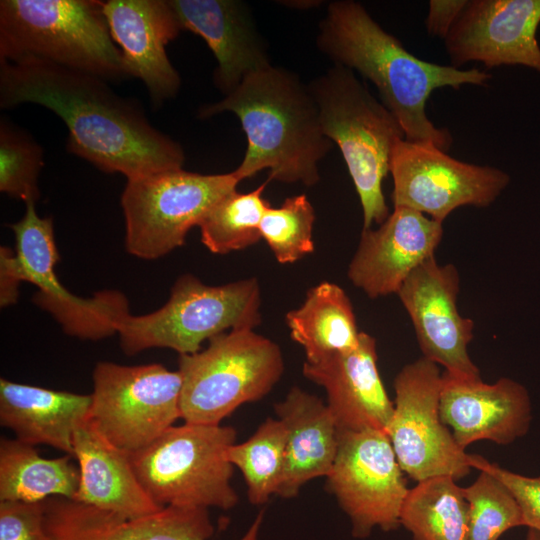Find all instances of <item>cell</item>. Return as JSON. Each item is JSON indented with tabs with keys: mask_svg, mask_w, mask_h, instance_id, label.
Here are the masks:
<instances>
[{
	"mask_svg": "<svg viewBox=\"0 0 540 540\" xmlns=\"http://www.w3.org/2000/svg\"><path fill=\"white\" fill-rule=\"evenodd\" d=\"M33 103L68 128L67 151L127 180L182 168V146L98 76L36 58L0 61V108Z\"/></svg>",
	"mask_w": 540,
	"mask_h": 540,
	"instance_id": "1",
	"label": "cell"
},
{
	"mask_svg": "<svg viewBox=\"0 0 540 540\" xmlns=\"http://www.w3.org/2000/svg\"><path fill=\"white\" fill-rule=\"evenodd\" d=\"M318 48L334 63L357 71L378 90L381 102L400 123L405 139L428 142L447 151L453 142L448 129L428 117L431 94L444 87L486 86L492 74L418 58L382 28L362 4L333 1L320 23Z\"/></svg>",
	"mask_w": 540,
	"mask_h": 540,
	"instance_id": "2",
	"label": "cell"
},
{
	"mask_svg": "<svg viewBox=\"0 0 540 540\" xmlns=\"http://www.w3.org/2000/svg\"><path fill=\"white\" fill-rule=\"evenodd\" d=\"M226 111L239 118L247 137L244 158L233 171L240 181L268 169V181L318 183V164L333 142L323 132L309 86L297 75L271 65L245 78L222 100L200 107L197 117Z\"/></svg>",
	"mask_w": 540,
	"mask_h": 540,
	"instance_id": "3",
	"label": "cell"
},
{
	"mask_svg": "<svg viewBox=\"0 0 540 540\" xmlns=\"http://www.w3.org/2000/svg\"><path fill=\"white\" fill-rule=\"evenodd\" d=\"M36 58L98 76L129 78L103 1L1 0L0 61Z\"/></svg>",
	"mask_w": 540,
	"mask_h": 540,
	"instance_id": "4",
	"label": "cell"
},
{
	"mask_svg": "<svg viewBox=\"0 0 540 540\" xmlns=\"http://www.w3.org/2000/svg\"><path fill=\"white\" fill-rule=\"evenodd\" d=\"M308 86L323 132L339 147L355 186L363 229L380 225L390 214L383 181L394 146L405 139L400 123L351 69L333 65Z\"/></svg>",
	"mask_w": 540,
	"mask_h": 540,
	"instance_id": "5",
	"label": "cell"
},
{
	"mask_svg": "<svg viewBox=\"0 0 540 540\" xmlns=\"http://www.w3.org/2000/svg\"><path fill=\"white\" fill-rule=\"evenodd\" d=\"M34 201L26 204L24 216L10 225L15 251L0 249V303L2 307L18 299L23 281L37 287L33 301L49 312L68 335L99 340L117 333L129 314L128 301L118 291H102L92 298H80L59 281L55 266L60 260L52 218L37 214Z\"/></svg>",
	"mask_w": 540,
	"mask_h": 540,
	"instance_id": "6",
	"label": "cell"
},
{
	"mask_svg": "<svg viewBox=\"0 0 540 540\" xmlns=\"http://www.w3.org/2000/svg\"><path fill=\"white\" fill-rule=\"evenodd\" d=\"M235 441L231 426L184 423L129 456L140 484L158 506L230 509L238 496L226 454Z\"/></svg>",
	"mask_w": 540,
	"mask_h": 540,
	"instance_id": "7",
	"label": "cell"
},
{
	"mask_svg": "<svg viewBox=\"0 0 540 540\" xmlns=\"http://www.w3.org/2000/svg\"><path fill=\"white\" fill-rule=\"evenodd\" d=\"M261 291L256 278L210 286L191 274L180 276L167 302L145 315L127 314L118 326L127 355L168 348L179 355L201 350L205 340L261 323Z\"/></svg>",
	"mask_w": 540,
	"mask_h": 540,
	"instance_id": "8",
	"label": "cell"
},
{
	"mask_svg": "<svg viewBox=\"0 0 540 540\" xmlns=\"http://www.w3.org/2000/svg\"><path fill=\"white\" fill-rule=\"evenodd\" d=\"M181 418L218 425L239 406L267 395L284 362L279 346L251 328H237L209 340L194 354L179 355Z\"/></svg>",
	"mask_w": 540,
	"mask_h": 540,
	"instance_id": "9",
	"label": "cell"
},
{
	"mask_svg": "<svg viewBox=\"0 0 540 540\" xmlns=\"http://www.w3.org/2000/svg\"><path fill=\"white\" fill-rule=\"evenodd\" d=\"M240 182L234 172L200 174L182 168L127 180L121 196L127 252L153 260L182 246L189 230Z\"/></svg>",
	"mask_w": 540,
	"mask_h": 540,
	"instance_id": "10",
	"label": "cell"
},
{
	"mask_svg": "<svg viewBox=\"0 0 540 540\" xmlns=\"http://www.w3.org/2000/svg\"><path fill=\"white\" fill-rule=\"evenodd\" d=\"M88 421L112 445L140 450L181 418L182 377L162 364L120 365L102 361L92 373Z\"/></svg>",
	"mask_w": 540,
	"mask_h": 540,
	"instance_id": "11",
	"label": "cell"
},
{
	"mask_svg": "<svg viewBox=\"0 0 540 540\" xmlns=\"http://www.w3.org/2000/svg\"><path fill=\"white\" fill-rule=\"evenodd\" d=\"M442 373L421 357L405 365L394 380L395 401L387 434L398 464L420 482L437 476L459 480L471 470V455L456 443L439 412Z\"/></svg>",
	"mask_w": 540,
	"mask_h": 540,
	"instance_id": "12",
	"label": "cell"
},
{
	"mask_svg": "<svg viewBox=\"0 0 540 540\" xmlns=\"http://www.w3.org/2000/svg\"><path fill=\"white\" fill-rule=\"evenodd\" d=\"M389 173L394 207L415 210L440 223L457 208L490 206L511 181L500 168L464 162L432 143L406 139L394 146Z\"/></svg>",
	"mask_w": 540,
	"mask_h": 540,
	"instance_id": "13",
	"label": "cell"
},
{
	"mask_svg": "<svg viewBox=\"0 0 540 540\" xmlns=\"http://www.w3.org/2000/svg\"><path fill=\"white\" fill-rule=\"evenodd\" d=\"M327 479L350 518L354 537H368L375 527L392 531L400 526L409 488L386 432L339 431L338 452Z\"/></svg>",
	"mask_w": 540,
	"mask_h": 540,
	"instance_id": "14",
	"label": "cell"
},
{
	"mask_svg": "<svg viewBox=\"0 0 540 540\" xmlns=\"http://www.w3.org/2000/svg\"><path fill=\"white\" fill-rule=\"evenodd\" d=\"M459 289L457 268L439 264L432 256L407 277L396 295L412 321L422 357L451 375L480 378L468 354L474 322L458 310Z\"/></svg>",
	"mask_w": 540,
	"mask_h": 540,
	"instance_id": "15",
	"label": "cell"
},
{
	"mask_svg": "<svg viewBox=\"0 0 540 540\" xmlns=\"http://www.w3.org/2000/svg\"><path fill=\"white\" fill-rule=\"evenodd\" d=\"M540 0H468L446 36L452 66H523L540 74Z\"/></svg>",
	"mask_w": 540,
	"mask_h": 540,
	"instance_id": "16",
	"label": "cell"
},
{
	"mask_svg": "<svg viewBox=\"0 0 540 540\" xmlns=\"http://www.w3.org/2000/svg\"><path fill=\"white\" fill-rule=\"evenodd\" d=\"M46 527L52 540H209L214 527L208 509L167 506L126 518L63 497L45 500ZM264 510L239 540H258Z\"/></svg>",
	"mask_w": 540,
	"mask_h": 540,
	"instance_id": "17",
	"label": "cell"
},
{
	"mask_svg": "<svg viewBox=\"0 0 540 540\" xmlns=\"http://www.w3.org/2000/svg\"><path fill=\"white\" fill-rule=\"evenodd\" d=\"M443 223L406 207H394L378 228L362 229L347 270L369 298L397 294L407 277L434 256Z\"/></svg>",
	"mask_w": 540,
	"mask_h": 540,
	"instance_id": "18",
	"label": "cell"
},
{
	"mask_svg": "<svg viewBox=\"0 0 540 540\" xmlns=\"http://www.w3.org/2000/svg\"><path fill=\"white\" fill-rule=\"evenodd\" d=\"M439 412L463 450L481 440L510 444L528 433L532 420L527 388L508 377L488 384L443 372Z\"/></svg>",
	"mask_w": 540,
	"mask_h": 540,
	"instance_id": "19",
	"label": "cell"
},
{
	"mask_svg": "<svg viewBox=\"0 0 540 540\" xmlns=\"http://www.w3.org/2000/svg\"><path fill=\"white\" fill-rule=\"evenodd\" d=\"M103 12L128 76L143 82L155 108L174 98L181 78L166 46L182 28L169 0H108Z\"/></svg>",
	"mask_w": 540,
	"mask_h": 540,
	"instance_id": "20",
	"label": "cell"
},
{
	"mask_svg": "<svg viewBox=\"0 0 540 540\" xmlns=\"http://www.w3.org/2000/svg\"><path fill=\"white\" fill-rule=\"evenodd\" d=\"M373 336L360 333L358 345L318 362H304L303 374L322 386L339 431L380 430L387 433L394 403L377 367Z\"/></svg>",
	"mask_w": 540,
	"mask_h": 540,
	"instance_id": "21",
	"label": "cell"
},
{
	"mask_svg": "<svg viewBox=\"0 0 540 540\" xmlns=\"http://www.w3.org/2000/svg\"><path fill=\"white\" fill-rule=\"evenodd\" d=\"M182 30L199 35L217 60L214 84L225 95L271 66L267 46L246 3L239 0H169Z\"/></svg>",
	"mask_w": 540,
	"mask_h": 540,
	"instance_id": "22",
	"label": "cell"
},
{
	"mask_svg": "<svg viewBox=\"0 0 540 540\" xmlns=\"http://www.w3.org/2000/svg\"><path fill=\"white\" fill-rule=\"evenodd\" d=\"M73 456L80 471L74 501L126 518L162 509L140 484L129 453L107 441L88 420L75 432Z\"/></svg>",
	"mask_w": 540,
	"mask_h": 540,
	"instance_id": "23",
	"label": "cell"
},
{
	"mask_svg": "<svg viewBox=\"0 0 540 540\" xmlns=\"http://www.w3.org/2000/svg\"><path fill=\"white\" fill-rule=\"evenodd\" d=\"M91 395L0 379V423L16 439L73 456L77 429L89 418ZM74 457V456H73Z\"/></svg>",
	"mask_w": 540,
	"mask_h": 540,
	"instance_id": "24",
	"label": "cell"
},
{
	"mask_svg": "<svg viewBox=\"0 0 540 540\" xmlns=\"http://www.w3.org/2000/svg\"><path fill=\"white\" fill-rule=\"evenodd\" d=\"M274 409L287 434L277 494L291 498L306 482L329 475L338 452L339 430L328 406L299 387H292Z\"/></svg>",
	"mask_w": 540,
	"mask_h": 540,
	"instance_id": "25",
	"label": "cell"
},
{
	"mask_svg": "<svg viewBox=\"0 0 540 540\" xmlns=\"http://www.w3.org/2000/svg\"><path fill=\"white\" fill-rule=\"evenodd\" d=\"M291 338L304 349L306 362L355 348L360 331L350 298L339 285L323 281L285 316Z\"/></svg>",
	"mask_w": 540,
	"mask_h": 540,
	"instance_id": "26",
	"label": "cell"
},
{
	"mask_svg": "<svg viewBox=\"0 0 540 540\" xmlns=\"http://www.w3.org/2000/svg\"><path fill=\"white\" fill-rule=\"evenodd\" d=\"M72 455L46 459L34 445L18 439L0 441V501L42 502L51 497L73 500L80 471Z\"/></svg>",
	"mask_w": 540,
	"mask_h": 540,
	"instance_id": "27",
	"label": "cell"
},
{
	"mask_svg": "<svg viewBox=\"0 0 540 540\" xmlns=\"http://www.w3.org/2000/svg\"><path fill=\"white\" fill-rule=\"evenodd\" d=\"M400 525L413 540H469V507L450 476L432 477L409 489Z\"/></svg>",
	"mask_w": 540,
	"mask_h": 540,
	"instance_id": "28",
	"label": "cell"
},
{
	"mask_svg": "<svg viewBox=\"0 0 540 540\" xmlns=\"http://www.w3.org/2000/svg\"><path fill=\"white\" fill-rule=\"evenodd\" d=\"M268 180L255 190H237L219 200L199 224L201 242L214 254H227L256 244L261 221L271 206L263 197Z\"/></svg>",
	"mask_w": 540,
	"mask_h": 540,
	"instance_id": "29",
	"label": "cell"
},
{
	"mask_svg": "<svg viewBox=\"0 0 540 540\" xmlns=\"http://www.w3.org/2000/svg\"><path fill=\"white\" fill-rule=\"evenodd\" d=\"M286 429L278 419L267 418L245 442L227 450L228 461L241 471L254 505L277 494L285 467Z\"/></svg>",
	"mask_w": 540,
	"mask_h": 540,
	"instance_id": "30",
	"label": "cell"
},
{
	"mask_svg": "<svg viewBox=\"0 0 540 540\" xmlns=\"http://www.w3.org/2000/svg\"><path fill=\"white\" fill-rule=\"evenodd\" d=\"M463 494L469 507V540H498L507 530L524 526L520 507L509 488L487 470Z\"/></svg>",
	"mask_w": 540,
	"mask_h": 540,
	"instance_id": "31",
	"label": "cell"
},
{
	"mask_svg": "<svg viewBox=\"0 0 540 540\" xmlns=\"http://www.w3.org/2000/svg\"><path fill=\"white\" fill-rule=\"evenodd\" d=\"M44 165V151L24 129L0 119V191L8 196L36 202L38 179Z\"/></svg>",
	"mask_w": 540,
	"mask_h": 540,
	"instance_id": "32",
	"label": "cell"
},
{
	"mask_svg": "<svg viewBox=\"0 0 540 540\" xmlns=\"http://www.w3.org/2000/svg\"><path fill=\"white\" fill-rule=\"evenodd\" d=\"M314 222L315 211L306 195L291 196L266 210L261 237L279 263H294L314 251Z\"/></svg>",
	"mask_w": 540,
	"mask_h": 540,
	"instance_id": "33",
	"label": "cell"
},
{
	"mask_svg": "<svg viewBox=\"0 0 540 540\" xmlns=\"http://www.w3.org/2000/svg\"><path fill=\"white\" fill-rule=\"evenodd\" d=\"M0 540H52L45 501H0Z\"/></svg>",
	"mask_w": 540,
	"mask_h": 540,
	"instance_id": "34",
	"label": "cell"
},
{
	"mask_svg": "<svg viewBox=\"0 0 540 540\" xmlns=\"http://www.w3.org/2000/svg\"><path fill=\"white\" fill-rule=\"evenodd\" d=\"M472 467L484 469L501 480L515 497L524 521V526L540 532V476L518 474L488 462L479 455H471Z\"/></svg>",
	"mask_w": 540,
	"mask_h": 540,
	"instance_id": "35",
	"label": "cell"
},
{
	"mask_svg": "<svg viewBox=\"0 0 540 540\" xmlns=\"http://www.w3.org/2000/svg\"><path fill=\"white\" fill-rule=\"evenodd\" d=\"M468 0H431L425 18V28L432 37L445 39L461 16Z\"/></svg>",
	"mask_w": 540,
	"mask_h": 540,
	"instance_id": "36",
	"label": "cell"
},
{
	"mask_svg": "<svg viewBox=\"0 0 540 540\" xmlns=\"http://www.w3.org/2000/svg\"><path fill=\"white\" fill-rule=\"evenodd\" d=\"M525 540H540V532L535 529L528 528Z\"/></svg>",
	"mask_w": 540,
	"mask_h": 540,
	"instance_id": "37",
	"label": "cell"
}]
</instances>
